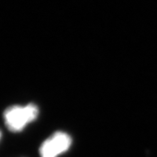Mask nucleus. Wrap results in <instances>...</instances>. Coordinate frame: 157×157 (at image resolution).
Wrapping results in <instances>:
<instances>
[{
    "label": "nucleus",
    "mask_w": 157,
    "mask_h": 157,
    "mask_svg": "<svg viewBox=\"0 0 157 157\" xmlns=\"http://www.w3.org/2000/svg\"><path fill=\"white\" fill-rule=\"evenodd\" d=\"M39 114V109L34 104L26 106H12L5 111L4 119L6 127L12 132H18L30 122L33 121Z\"/></svg>",
    "instance_id": "1"
},
{
    "label": "nucleus",
    "mask_w": 157,
    "mask_h": 157,
    "mask_svg": "<svg viewBox=\"0 0 157 157\" xmlns=\"http://www.w3.org/2000/svg\"><path fill=\"white\" fill-rule=\"evenodd\" d=\"M72 144L71 137L64 132H56L45 140L40 147L41 157H58L67 151Z\"/></svg>",
    "instance_id": "2"
},
{
    "label": "nucleus",
    "mask_w": 157,
    "mask_h": 157,
    "mask_svg": "<svg viewBox=\"0 0 157 157\" xmlns=\"http://www.w3.org/2000/svg\"><path fill=\"white\" fill-rule=\"evenodd\" d=\"M0 136H1V134H0Z\"/></svg>",
    "instance_id": "3"
}]
</instances>
